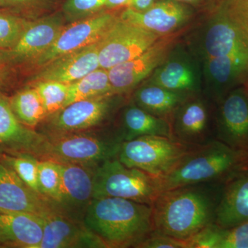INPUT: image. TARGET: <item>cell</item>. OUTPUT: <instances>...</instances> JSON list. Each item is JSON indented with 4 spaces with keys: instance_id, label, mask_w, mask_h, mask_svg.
<instances>
[{
    "instance_id": "obj_16",
    "label": "cell",
    "mask_w": 248,
    "mask_h": 248,
    "mask_svg": "<svg viewBox=\"0 0 248 248\" xmlns=\"http://www.w3.org/2000/svg\"><path fill=\"white\" fill-rule=\"evenodd\" d=\"M61 192L59 211L75 221L84 223L85 215L94 200V173L96 166L60 164Z\"/></svg>"
},
{
    "instance_id": "obj_4",
    "label": "cell",
    "mask_w": 248,
    "mask_h": 248,
    "mask_svg": "<svg viewBox=\"0 0 248 248\" xmlns=\"http://www.w3.org/2000/svg\"><path fill=\"white\" fill-rule=\"evenodd\" d=\"M45 135L38 159L52 160L59 164L97 166L117 157L123 143L115 130H87Z\"/></svg>"
},
{
    "instance_id": "obj_3",
    "label": "cell",
    "mask_w": 248,
    "mask_h": 248,
    "mask_svg": "<svg viewBox=\"0 0 248 248\" xmlns=\"http://www.w3.org/2000/svg\"><path fill=\"white\" fill-rule=\"evenodd\" d=\"M248 155L218 140L197 147L166 175L157 178L160 192L199 183L225 182L242 170Z\"/></svg>"
},
{
    "instance_id": "obj_42",
    "label": "cell",
    "mask_w": 248,
    "mask_h": 248,
    "mask_svg": "<svg viewBox=\"0 0 248 248\" xmlns=\"http://www.w3.org/2000/svg\"><path fill=\"white\" fill-rule=\"evenodd\" d=\"M9 213H13V212H9V211H7V210H4V209L0 208V214Z\"/></svg>"
},
{
    "instance_id": "obj_17",
    "label": "cell",
    "mask_w": 248,
    "mask_h": 248,
    "mask_svg": "<svg viewBox=\"0 0 248 248\" xmlns=\"http://www.w3.org/2000/svg\"><path fill=\"white\" fill-rule=\"evenodd\" d=\"M0 208L42 218L59 211L55 202L32 190L4 161H0Z\"/></svg>"
},
{
    "instance_id": "obj_28",
    "label": "cell",
    "mask_w": 248,
    "mask_h": 248,
    "mask_svg": "<svg viewBox=\"0 0 248 248\" xmlns=\"http://www.w3.org/2000/svg\"><path fill=\"white\" fill-rule=\"evenodd\" d=\"M38 183L41 195L53 201L57 205L61 192V165L52 160H40Z\"/></svg>"
},
{
    "instance_id": "obj_8",
    "label": "cell",
    "mask_w": 248,
    "mask_h": 248,
    "mask_svg": "<svg viewBox=\"0 0 248 248\" xmlns=\"http://www.w3.org/2000/svg\"><path fill=\"white\" fill-rule=\"evenodd\" d=\"M190 26L170 35L160 37L151 47L137 58L108 70L112 94L124 95L136 89L148 79L166 60Z\"/></svg>"
},
{
    "instance_id": "obj_37",
    "label": "cell",
    "mask_w": 248,
    "mask_h": 248,
    "mask_svg": "<svg viewBox=\"0 0 248 248\" xmlns=\"http://www.w3.org/2000/svg\"><path fill=\"white\" fill-rule=\"evenodd\" d=\"M130 4L131 0H107L105 9L110 11H117L130 7Z\"/></svg>"
},
{
    "instance_id": "obj_19",
    "label": "cell",
    "mask_w": 248,
    "mask_h": 248,
    "mask_svg": "<svg viewBox=\"0 0 248 248\" xmlns=\"http://www.w3.org/2000/svg\"><path fill=\"white\" fill-rule=\"evenodd\" d=\"M98 42L49 62L42 66L34 80L55 81L69 85L95 71L100 68Z\"/></svg>"
},
{
    "instance_id": "obj_31",
    "label": "cell",
    "mask_w": 248,
    "mask_h": 248,
    "mask_svg": "<svg viewBox=\"0 0 248 248\" xmlns=\"http://www.w3.org/2000/svg\"><path fill=\"white\" fill-rule=\"evenodd\" d=\"M27 25L21 18L11 15L0 14V47L12 48Z\"/></svg>"
},
{
    "instance_id": "obj_38",
    "label": "cell",
    "mask_w": 248,
    "mask_h": 248,
    "mask_svg": "<svg viewBox=\"0 0 248 248\" xmlns=\"http://www.w3.org/2000/svg\"><path fill=\"white\" fill-rule=\"evenodd\" d=\"M159 0H131L130 8L137 11H143L151 8Z\"/></svg>"
},
{
    "instance_id": "obj_36",
    "label": "cell",
    "mask_w": 248,
    "mask_h": 248,
    "mask_svg": "<svg viewBox=\"0 0 248 248\" xmlns=\"http://www.w3.org/2000/svg\"><path fill=\"white\" fill-rule=\"evenodd\" d=\"M138 248H187L186 241L153 231L136 246Z\"/></svg>"
},
{
    "instance_id": "obj_39",
    "label": "cell",
    "mask_w": 248,
    "mask_h": 248,
    "mask_svg": "<svg viewBox=\"0 0 248 248\" xmlns=\"http://www.w3.org/2000/svg\"><path fill=\"white\" fill-rule=\"evenodd\" d=\"M177 2L187 5V6H194V7H201L205 6V4L213 1V0H172ZM218 2H221V0H217Z\"/></svg>"
},
{
    "instance_id": "obj_14",
    "label": "cell",
    "mask_w": 248,
    "mask_h": 248,
    "mask_svg": "<svg viewBox=\"0 0 248 248\" xmlns=\"http://www.w3.org/2000/svg\"><path fill=\"white\" fill-rule=\"evenodd\" d=\"M215 139L234 151L248 155V87L239 86L217 104Z\"/></svg>"
},
{
    "instance_id": "obj_44",
    "label": "cell",
    "mask_w": 248,
    "mask_h": 248,
    "mask_svg": "<svg viewBox=\"0 0 248 248\" xmlns=\"http://www.w3.org/2000/svg\"><path fill=\"white\" fill-rule=\"evenodd\" d=\"M0 248H1V246H0Z\"/></svg>"
},
{
    "instance_id": "obj_22",
    "label": "cell",
    "mask_w": 248,
    "mask_h": 248,
    "mask_svg": "<svg viewBox=\"0 0 248 248\" xmlns=\"http://www.w3.org/2000/svg\"><path fill=\"white\" fill-rule=\"evenodd\" d=\"M43 232L42 217L19 212L0 214V246L37 248Z\"/></svg>"
},
{
    "instance_id": "obj_40",
    "label": "cell",
    "mask_w": 248,
    "mask_h": 248,
    "mask_svg": "<svg viewBox=\"0 0 248 248\" xmlns=\"http://www.w3.org/2000/svg\"><path fill=\"white\" fill-rule=\"evenodd\" d=\"M40 1V0H0V4H1V5L29 4L37 3Z\"/></svg>"
},
{
    "instance_id": "obj_20",
    "label": "cell",
    "mask_w": 248,
    "mask_h": 248,
    "mask_svg": "<svg viewBox=\"0 0 248 248\" xmlns=\"http://www.w3.org/2000/svg\"><path fill=\"white\" fill-rule=\"evenodd\" d=\"M45 135L22 124L11 105L0 97V152L7 155L31 154L38 158Z\"/></svg>"
},
{
    "instance_id": "obj_9",
    "label": "cell",
    "mask_w": 248,
    "mask_h": 248,
    "mask_svg": "<svg viewBox=\"0 0 248 248\" xmlns=\"http://www.w3.org/2000/svg\"><path fill=\"white\" fill-rule=\"evenodd\" d=\"M160 36L131 23L118 19L98 42L100 68L109 70L137 58L151 47Z\"/></svg>"
},
{
    "instance_id": "obj_23",
    "label": "cell",
    "mask_w": 248,
    "mask_h": 248,
    "mask_svg": "<svg viewBox=\"0 0 248 248\" xmlns=\"http://www.w3.org/2000/svg\"><path fill=\"white\" fill-rule=\"evenodd\" d=\"M63 27L62 18L56 16L28 24L19 40L11 49V55L19 60L35 62L51 46Z\"/></svg>"
},
{
    "instance_id": "obj_2",
    "label": "cell",
    "mask_w": 248,
    "mask_h": 248,
    "mask_svg": "<svg viewBox=\"0 0 248 248\" xmlns=\"http://www.w3.org/2000/svg\"><path fill=\"white\" fill-rule=\"evenodd\" d=\"M84 224L107 248H136L155 231L151 205L117 197L94 199Z\"/></svg>"
},
{
    "instance_id": "obj_43",
    "label": "cell",
    "mask_w": 248,
    "mask_h": 248,
    "mask_svg": "<svg viewBox=\"0 0 248 248\" xmlns=\"http://www.w3.org/2000/svg\"><path fill=\"white\" fill-rule=\"evenodd\" d=\"M0 6H1V4H0Z\"/></svg>"
},
{
    "instance_id": "obj_15",
    "label": "cell",
    "mask_w": 248,
    "mask_h": 248,
    "mask_svg": "<svg viewBox=\"0 0 248 248\" xmlns=\"http://www.w3.org/2000/svg\"><path fill=\"white\" fill-rule=\"evenodd\" d=\"M194 13L187 5L172 0H159L146 11L125 8L119 16L122 20L164 37L190 26Z\"/></svg>"
},
{
    "instance_id": "obj_30",
    "label": "cell",
    "mask_w": 248,
    "mask_h": 248,
    "mask_svg": "<svg viewBox=\"0 0 248 248\" xmlns=\"http://www.w3.org/2000/svg\"><path fill=\"white\" fill-rule=\"evenodd\" d=\"M3 161L16 171L29 187L41 195L38 183V158L31 154L6 155Z\"/></svg>"
},
{
    "instance_id": "obj_34",
    "label": "cell",
    "mask_w": 248,
    "mask_h": 248,
    "mask_svg": "<svg viewBox=\"0 0 248 248\" xmlns=\"http://www.w3.org/2000/svg\"><path fill=\"white\" fill-rule=\"evenodd\" d=\"M223 231L215 223L208 225L186 241L187 248H218Z\"/></svg>"
},
{
    "instance_id": "obj_24",
    "label": "cell",
    "mask_w": 248,
    "mask_h": 248,
    "mask_svg": "<svg viewBox=\"0 0 248 248\" xmlns=\"http://www.w3.org/2000/svg\"><path fill=\"white\" fill-rule=\"evenodd\" d=\"M115 131L122 141L144 136H163L172 138L169 121L156 117L132 102L121 112Z\"/></svg>"
},
{
    "instance_id": "obj_32",
    "label": "cell",
    "mask_w": 248,
    "mask_h": 248,
    "mask_svg": "<svg viewBox=\"0 0 248 248\" xmlns=\"http://www.w3.org/2000/svg\"><path fill=\"white\" fill-rule=\"evenodd\" d=\"M107 0H66L63 14L68 19L79 20L104 11Z\"/></svg>"
},
{
    "instance_id": "obj_27",
    "label": "cell",
    "mask_w": 248,
    "mask_h": 248,
    "mask_svg": "<svg viewBox=\"0 0 248 248\" xmlns=\"http://www.w3.org/2000/svg\"><path fill=\"white\" fill-rule=\"evenodd\" d=\"M10 105L18 120L30 128L35 127L46 117L40 95L34 87L17 93Z\"/></svg>"
},
{
    "instance_id": "obj_29",
    "label": "cell",
    "mask_w": 248,
    "mask_h": 248,
    "mask_svg": "<svg viewBox=\"0 0 248 248\" xmlns=\"http://www.w3.org/2000/svg\"><path fill=\"white\" fill-rule=\"evenodd\" d=\"M33 87L38 93L46 117L53 115L64 107L68 85L55 81H37Z\"/></svg>"
},
{
    "instance_id": "obj_33",
    "label": "cell",
    "mask_w": 248,
    "mask_h": 248,
    "mask_svg": "<svg viewBox=\"0 0 248 248\" xmlns=\"http://www.w3.org/2000/svg\"><path fill=\"white\" fill-rule=\"evenodd\" d=\"M217 9L248 35V0H221Z\"/></svg>"
},
{
    "instance_id": "obj_11",
    "label": "cell",
    "mask_w": 248,
    "mask_h": 248,
    "mask_svg": "<svg viewBox=\"0 0 248 248\" xmlns=\"http://www.w3.org/2000/svg\"><path fill=\"white\" fill-rule=\"evenodd\" d=\"M116 11L104 10L63 27L51 46L35 60L36 64L45 66L62 55L97 43L118 19Z\"/></svg>"
},
{
    "instance_id": "obj_21",
    "label": "cell",
    "mask_w": 248,
    "mask_h": 248,
    "mask_svg": "<svg viewBox=\"0 0 248 248\" xmlns=\"http://www.w3.org/2000/svg\"><path fill=\"white\" fill-rule=\"evenodd\" d=\"M248 221V170H239L226 181L215 223L228 229Z\"/></svg>"
},
{
    "instance_id": "obj_7",
    "label": "cell",
    "mask_w": 248,
    "mask_h": 248,
    "mask_svg": "<svg viewBox=\"0 0 248 248\" xmlns=\"http://www.w3.org/2000/svg\"><path fill=\"white\" fill-rule=\"evenodd\" d=\"M195 48L191 49L199 60L204 59L248 61V35L215 9L205 23Z\"/></svg>"
},
{
    "instance_id": "obj_25",
    "label": "cell",
    "mask_w": 248,
    "mask_h": 248,
    "mask_svg": "<svg viewBox=\"0 0 248 248\" xmlns=\"http://www.w3.org/2000/svg\"><path fill=\"white\" fill-rule=\"evenodd\" d=\"M195 94L170 91L156 85L143 84L137 88L133 102L152 115L169 121L178 108Z\"/></svg>"
},
{
    "instance_id": "obj_26",
    "label": "cell",
    "mask_w": 248,
    "mask_h": 248,
    "mask_svg": "<svg viewBox=\"0 0 248 248\" xmlns=\"http://www.w3.org/2000/svg\"><path fill=\"white\" fill-rule=\"evenodd\" d=\"M105 95H112L108 72L99 68L68 85L64 107L78 101Z\"/></svg>"
},
{
    "instance_id": "obj_12",
    "label": "cell",
    "mask_w": 248,
    "mask_h": 248,
    "mask_svg": "<svg viewBox=\"0 0 248 248\" xmlns=\"http://www.w3.org/2000/svg\"><path fill=\"white\" fill-rule=\"evenodd\" d=\"M148 79L144 84L156 85L177 92L198 94L203 90L200 62L195 54L179 42Z\"/></svg>"
},
{
    "instance_id": "obj_41",
    "label": "cell",
    "mask_w": 248,
    "mask_h": 248,
    "mask_svg": "<svg viewBox=\"0 0 248 248\" xmlns=\"http://www.w3.org/2000/svg\"><path fill=\"white\" fill-rule=\"evenodd\" d=\"M248 170V159L246 161V162L245 163L244 166H243L242 170Z\"/></svg>"
},
{
    "instance_id": "obj_1",
    "label": "cell",
    "mask_w": 248,
    "mask_h": 248,
    "mask_svg": "<svg viewBox=\"0 0 248 248\" xmlns=\"http://www.w3.org/2000/svg\"><path fill=\"white\" fill-rule=\"evenodd\" d=\"M225 182L189 184L160 192L151 205L155 231L186 241L215 223Z\"/></svg>"
},
{
    "instance_id": "obj_6",
    "label": "cell",
    "mask_w": 248,
    "mask_h": 248,
    "mask_svg": "<svg viewBox=\"0 0 248 248\" xmlns=\"http://www.w3.org/2000/svg\"><path fill=\"white\" fill-rule=\"evenodd\" d=\"M197 147L167 137L144 136L123 142L117 158L128 167L160 178L170 172Z\"/></svg>"
},
{
    "instance_id": "obj_10",
    "label": "cell",
    "mask_w": 248,
    "mask_h": 248,
    "mask_svg": "<svg viewBox=\"0 0 248 248\" xmlns=\"http://www.w3.org/2000/svg\"><path fill=\"white\" fill-rule=\"evenodd\" d=\"M213 104L201 94L191 96L183 103L170 121L172 139L194 146H203L216 140V108L213 111Z\"/></svg>"
},
{
    "instance_id": "obj_35",
    "label": "cell",
    "mask_w": 248,
    "mask_h": 248,
    "mask_svg": "<svg viewBox=\"0 0 248 248\" xmlns=\"http://www.w3.org/2000/svg\"><path fill=\"white\" fill-rule=\"evenodd\" d=\"M218 248H248V221L228 229L223 228Z\"/></svg>"
},
{
    "instance_id": "obj_5",
    "label": "cell",
    "mask_w": 248,
    "mask_h": 248,
    "mask_svg": "<svg viewBox=\"0 0 248 248\" xmlns=\"http://www.w3.org/2000/svg\"><path fill=\"white\" fill-rule=\"evenodd\" d=\"M160 192L157 178L125 166L117 157L94 169V199L117 197L151 205Z\"/></svg>"
},
{
    "instance_id": "obj_18",
    "label": "cell",
    "mask_w": 248,
    "mask_h": 248,
    "mask_svg": "<svg viewBox=\"0 0 248 248\" xmlns=\"http://www.w3.org/2000/svg\"><path fill=\"white\" fill-rule=\"evenodd\" d=\"M43 218V236L37 248H107L84 223L75 221L60 211Z\"/></svg>"
},
{
    "instance_id": "obj_13",
    "label": "cell",
    "mask_w": 248,
    "mask_h": 248,
    "mask_svg": "<svg viewBox=\"0 0 248 248\" xmlns=\"http://www.w3.org/2000/svg\"><path fill=\"white\" fill-rule=\"evenodd\" d=\"M122 95L100 96L73 102L52 115L50 133L92 130L105 123L120 107Z\"/></svg>"
}]
</instances>
